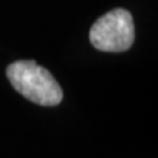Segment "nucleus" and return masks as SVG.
Instances as JSON below:
<instances>
[{
  "label": "nucleus",
  "instance_id": "obj_2",
  "mask_svg": "<svg viewBox=\"0 0 158 158\" xmlns=\"http://www.w3.org/2000/svg\"><path fill=\"white\" fill-rule=\"evenodd\" d=\"M89 41L97 50L120 53L135 41V25L129 10L117 7L98 18L89 31Z\"/></svg>",
  "mask_w": 158,
  "mask_h": 158
},
{
  "label": "nucleus",
  "instance_id": "obj_1",
  "mask_svg": "<svg viewBox=\"0 0 158 158\" xmlns=\"http://www.w3.org/2000/svg\"><path fill=\"white\" fill-rule=\"evenodd\" d=\"M12 86L29 101L53 107L63 100V91L54 76L34 60H18L6 69Z\"/></svg>",
  "mask_w": 158,
  "mask_h": 158
}]
</instances>
